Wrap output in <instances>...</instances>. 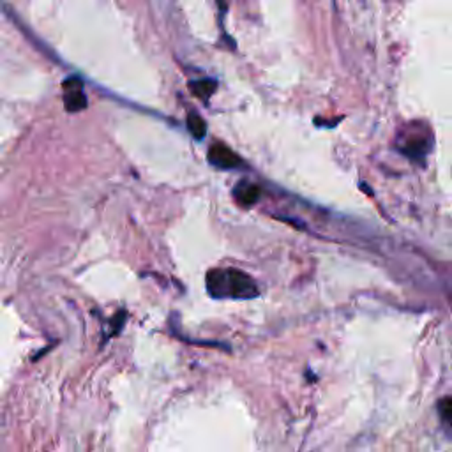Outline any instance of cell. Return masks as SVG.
<instances>
[{
  "instance_id": "obj_6",
  "label": "cell",
  "mask_w": 452,
  "mask_h": 452,
  "mask_svg": "<svg viewBox=\"0 0 452 452\" xmlns=\"http://www.w3.org/2000/svg\"><path fill=\"white\" fill-rule=\"evenodd\" d=\"M188 127H189V131H191V134H193L197 140H201L207 133L205 121H203V118H201L197 112H191L188 115Z\"/></svg>"
},
{
  "instance_id": "obj_4",
  "label": "cell",
  "mask_w": 452,
  "mask_h": 452,
  "mask_svg": "<svg viewBox=\"0 0 452 452\" xmlns=\"http://www.w3.org/2000/svg\"><path fill=\"white\" fill-rule=\"evenodd\" d=\"M399 151L408 158H412V160L424 161L426 154L429 152V143L426 142V138H408V142Z\"/></svg>"
},
{
  "instance_id": "obj_5",
  "label": "cell",
  "mask_w": 452,
  "mask_h": 452,
  "mask_svg": "<svg viewBox=\"0 0 452 452\" xmlns=\"http://www.w3.org/2000/svg\"><path fill=\"white\" fill-rule=\"evenodd\" d=\"M235 198L244 207L255 205L260 198V188L255 184H249V182H242L235 189Z\"/></svg>"
},
{
  "instance_id": "obj_8",
  "label": "cell",
  "mask_w": 452,
  "mask_h": 452,
  "mask_svg": "<svg viewBox=\"0 0 452 452\" xmlns=\"http://www.w3.org/2000/svg\"><path fill=\"white\" fill-rule=\"evenodd\" d=\"M440 414L447 423L452 424V398H444L440 401Z\"/></svg>"
},
{
  "instance_id": "obj_2",
  "label": "cell",
  "mask_w": 452,
  "mask_h": 452,
  "mask_svg": "<svg viewBox=\"0 0 452 452\" xmlns=\"http://www.w3.org/2000/svg\"><path fill=\"white\" fill-rule=\"evenodd\" d=\"M64 101H66L67 112H81L87 108V97H85L84 90H81V81L73 76L64 84Z\"/></svg>"
},
{
  "instance_id": "obj_7",
  "label": "cell",
  "mask_w": 452,
  "mask_h": 452,
  "mask_svg": "<svg viewBox=\"0 0 452 452\" xmlns=\"http://www.w3.org/2000/svg\"><path fill=\"white\" fill-rule=\"evenodd\" d=\"M189 87L193 88L194 96L201 97V99H207V97L212 96L216 87H218V84L214 80H201V81H194V84H191Z\"/></svg>"
},
{
  "instance_id": "obj_3",
  "label": "cell",
  "mask_w": 452,
  "mask_h": 452,
  "mask_svg": "<svg viewBox=\"0 0 452 452\" xmlns=\"http://www.w3.org/2000/svg\"><path fill=\"white\" fill-rule=\"evenodd\" d=\"M209 161L214 166L223 168V170H230V168L240 166V158L235 152H231L225 143H214L209 151Z\"/></svg>"
},
{
  "instance_id": "obj_1",
  "label": "cell",
  "mask_w": 452,
  "mask_h": 452,
  "mask_svg": "<svg viewBox=\"0 0 452 452\" xmlns=\"http://www.w3.org/2000/svg\"><path fill=\"white\" fill-rule=\"evenodd\" d=\"M207 290L216 299H255L258 286L239 268H214L207 274Z\"/></svg>"
}]
</instances>
